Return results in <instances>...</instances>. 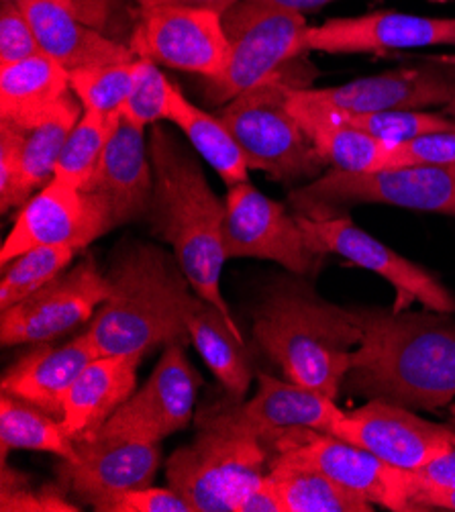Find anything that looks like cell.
<instances>
[{
    "mask_svg": "<svg viewBox=\"0 0 455 512\" xmlns=\"http://www.w3.org/2000/svg\"><path fill=\"white\" fill-rule=\"evenodd\" d=\"M364 339L343 388L419 411L455 402V323L404 311H356Z\"/></svg>",
    "mask_w": 455,
    "mask_h": 512,
    "instance_id": "obj_1",
    "label": "cell"
},
{
    "mask_svg": "<svg viewBox=\"0 0 455 512\" xmlns=\"http://www.w3.org/2000/svg\"><path fill=\"white\" fill-rule=\"evenodd\" d=\"M149 156L154 164V200L147 215L151 233L172 247L192 290L237 325L221 292L225 200L168 127L156 123L151 129Z\"/></svg>",
    "mask_w": 455,
    "mask_h": 512,
    "instance_id": "obj_2",
    "label": "cell"
},
{
    "mask_svg": "<svg viewBox=\"0 0 455 512\" xmlns=\"http://www.w3.org/2000/svg\"><path fill=\"white\" fill-rule=\"evenodd\" d=\"M254 335L286 380L333 400L364 339L358 313L325 300L305 280H282L268 290Z\"/></svg>",
    "mask_w": 455,
    "mask_h": 512,
    "instance_id": "obj_3",
    "label": "cell"
},
{
    "mask_svg": "<svg viewBox=\"0 0 455 512\" xmlns=\"http://www.w3.org/2000/svg\"><path fill=\"white\" fill-rule=\"evenodd\" d=\"M107 276L113 292L86 329L98 355L147 353L190 341L186 306L194 290L176 255L151 243L125 241Z\"/></svg>",
    "mask_w": 455,
    "mask_h": 512,
    "instance_id": "obj_4",
    "label": "cell"
},
{
    "mask_svg": "<svg viewBox=\"0 0 455 512\" xmlns=\"http://www.w3.org/2000/svg\"><path fill=\"white\" fill-rule=\"evenodd\" d=\"M278 74L221 107L217 117L237 139L251 170L276 182L315 178L325 162L290 107V88Z\"/></svg>",
    "mask_w": 455,
    "mask_h": 512,
    "instance_id": "obj_5",
    "label": "cell"
},
{
    "mask_svg": "<svg viewBox=\"0 0 455 512\" xmlns=\"http://www.w3.org/2000/svg\"><path fill=\"white\" fill-rule=\"evenodd\" d=\"M223 29L229 41V62L225 72L207 86V98L215 105H227L309 51L305 15L264 0H239L223 13Z\"/></svg>",
    "mask_w": 455,
    "mask_h": 512,
    "instance_id": "obj_6",
    "label": "cell"
},
{
    "mask_svg": "<svg viewBox=\"0 0 455 512\" xmlns=\"http://www.w3.org/2000/svg\"><path fill=\"white\" fill-rule=\"evenodd\" d=\"M266 445L245 433L200 427L192 445L168 459V486L192 512H235L241 494L268 474Z\"/></svg>",
    "mask_w": 455,
    "mask_h": 512,
    "instance_id": "obj_7",
    "label": "cell"
},
{
    "mask_svg": "<svg viewBox=\"0 0 455 512\" xmlns=\"http://www.w3.org/2000/svg\"><path fill=\"white\" fill-rule=\"evenodd\" d=\"M290 202L300 215L323 217L349 204H388L423 213L455 217V166L396 168L376 172L329 170L296 188Z\"/></svg>",
    "mask_w": 455,
    "mask_h": 512,
    "instance_id": "obj_8",
    "label": "cell"
},
{
    "mask_svg": "<svg viewBox=\"0 0 455 512\" xmlns=\"http://www.w3.org/2000/svg\"><path fill=\"white\" fill-rule=\"evenodd\" d=\"M272 464H294L317 470L372 504L394 512H415L413 472L394 468L374 453L331 433L294 429L282 435L270 447Z\"/></svg>",
    "mask_w": 455,
    "mask_h": 512,
    "instance_id": "obj_9",
    "label": "cell"
},
{
    "mask_svg": "<svg viewBox=\"0 0 455 512\" xmlns=\"http://www.w3.org/2000/svg\"><path fill=\"white\" fill-rule=\"evenodd\" d=\"M311 249L319 255L339 258L384 278L396 292L392 311L409 309L413 302L439 315L455 313V296L425 268L402 258L347 217H309L296 213Z\"/></svg>",
    "mask_w": 455,
    "mask_h": 512,
    "instance_id": "obj_10",
    "label": "cell"
},
{
    "mask_svg": "<svg viewBox=\"0 0 455 512\" xmlns=\"http://www.w3.org/2000/svg\"><path fill=\"white\" fill-rule=\"evenodd\" d=\"M127 45L137 58L196 74L209 82L217 80L229 62L223 13L213 9L139 7Z\"/></svg>",
    "mask_w": 455,
    "mask_h": 512,
    "instance_id": "obj_11",
    "label": "cell"
},
{
    "mask_svg": "<svg viewBox=\"0 0 455 512\" xmlns=\"http://www.w3.org/2000/svg\"><path fill=\"white\" fill-rule=\"evenodd\" d=\"M223 247L227 260H268L296 276L311 274L323 258L311 249L298 217L249 180L231 186L225 196Z\"/></svg>",
    "mask_w": 455,
    "mask_h": 512,
    "instance_id": "obj_12",
    "label": "cell"
},
{
    "mask_svg": "<svg viewBox=\"0 0 455 512\" xmlns=\"http://www.w3.org/2000/svg\"><path fill=\"white\" fill-rule=\"evenodd\" d=\"M113 229L115 223L103 198L54 178L21 207L0 251V266L5 268L33 247L80 251Z\"/></svg>",
    "mask_w": 455,
    "mask_h": 512,
    "instance_id": "obj_13",
    "label": "cell"
},
{
    "mask_svg": "<svg viewBox=\"0 0 455 512\" xmlns=\"http://www.w3.org/2000/svg\"><path fill=\"white\" fill-rule=\"evenodd\" d=\"M111 292L109 276L86 258L11 309L0 311V341L5 347L49 343L92 319Z\"/></svg>",
    "mask_w": 455,
    "mask_h": 512,
    "instance_id": "obj_14",
    "label": "cell"
},
{
    "mask_svg": "<svg viewBox=\"0 0 455 512\" xmlns=\"http://www.w3.org/2000/svg\"><path fill=\"white\" fill-rule=\"evenodd\" d=\"M345 411L337 402L311 388L266 374L258 376V392L245 402H225L219 408H205L198 415V427H215L245 433L270 447L294 429L331 433Z\"/></svg>",
    "mask_w": 455,
    "mask_h": 512,
    "instance_id": "obj_15",
    "label": "cell"
},
{
    "mask_svg": "<svg viewBox=\"0 0 455 512\" xmlns=\"http://www.w3.org/2000/svg\"><path fill=\"white\" fill-rule=\"evenodd\" d=\"M331 435L407 472H417L455 449V429L431 423L413 413V408L382 398H370L356 411H345Z\"/></svg>",
    "mask_w": 455,
    "mask_h": 512,
    "instance_id": "obj_16",
    "label": "cell"
},
{
    "mask_svg": "<svg viewBox=\"0 0 455 512\" xmlns=\"http://www.w3.org/2000/svg\"><path fill=\"white\" fill-rule=\"evenodd\" d=\"M198 386L200 376L186 360L184 345L168 343L143 388L94 435L160 443L190 423Z\"/></svg>",
    "mask_w": 455,
    "mask_h": 512,
    "instance_id": "obj_17",
    "label": "cell"
},
{
    "mask_svg": "<svg viewBox=\"0 0 455 512\" xmlns=\"http://www.w3.org/2000/svg\"><path fill=\"white\" fill-rule=\"evenodd\" d=\"M435 45H455V19L378 11L329 19L307 33L309 51L323 54H384Z\"/></svg>",
    "mask_w": 455,
    "mask_h": 512,
    "instance_id": "obj_18",
    "label": "cell"
},
{
    "mask_svg": "<svg viewBox=\"0 0 455 512\" xmlns=\"http://www.w3.org/2000/svg\"><path fill=\"white\" fill-rule=\"evenodd\" d=\"M74 443L78 462H64L62 478L94 510L123 492L151 486L162 462L158 443L100 435L76 439Z\"/></svg>",
    "mask_w": 455,
    "mask_h": 512,
    "instance_id": "obj_19",
    "label": "cell"
},
{
    "mask_svg": "<svg viewBox=\"0 0 455 512\" xmlns=\"http://www.w3.org/2000/svg\"><path fill=\"white\" fill-rule=\"evenodd\" d=\"M84 190L107 202L115 229L147 217L154 200V164L145 129L121 117Z\"/></svg>",
    "mask_w": 455,
    "mask_h": 512,
    "instance_id": "obj_20",
    "label": "cell"
},
{
    "mask_svg": "<svg viewBox=\"0 0 455 512\" xmlns=\"http://www.w3.org/2000/svg\"><path fill=\"white\" fill-rule=\"evenodd\" d=\"M305 92L343 113L423 111L449 105L455 94V82L435 68H402L335 88H305Z\"/></svg>",
    "mask_w": 455,
    "mask_h": 512,
    "instance_id": "obj_21",
    "label": "cell"
},
{
    "mask_svg": "<svg viewBox=\"0 0 455 512\" xmlns=\"http://www.w3.org/2000/svg\"><path fill=\"white\" fill-rule=\"evenodd\" d=\"M15 3L33 25L41 49L68 72L137 58L129 45L80 21L64 0H15Z\"/></svg>",
    "mask_w": 455,
    "mask_h": 512,
    "instance_id": "obj_22",
    "label": "cell"
},
{
    "mask_svg": "<svg viewBox=\"0 0 455 512\" xmlns=\"http://www.w3.org/2000/svg\"><path fill=\"white\" fill-rule=\"evenodd\" d=\"M96 357L88 331L60 347L39 345L5 372L0 390L62 421L66 394Z\"/></svg>",
    "mask_w": 455,
    "mask_h": 512,
    "instance_id": "obj_23",
    "label": "cell"
},
{
    "mask_svg": "<svg viewBox=\"0 0 455 512\" xmlns=\"http://www.w3.org/2000/svg\"><path fill=\"white\" fill-rule=\"evenodd\" d=\"M143 355H98L82 370L62 415V427L74 441L94 435L131 398Z\"/></svg>",
    "mask_w": 455,
    "mask_h": 512,
    "instance_id": "obj_24",
    "label": "cell"
},
{
    "mask_svg": "<svg viewBox=\"0 0 455 512\" xmlns=\"http://www.w3.org/2000/svg\"><path fill=\"white\" fill-rule=\"evenodd\" d=\"M290 107L325 164L345 172L386 170L396 143L347 125L335 109L311 98L305 86L290 88Z\"/></svg>",
    "mask_w": 455,
    "mask_h": 512,
    "instance_id": "obj_25",
    "label": "cell"
},
{
    "mask_svg": "<svg viewBox=\"0 0 455 512\" xmlns=\"http://www.w3.org/2000/svg\"><path fill=\"white\" fill-rule=\"evenodd\" d=\"M70 92V72L45 51L0 66V121L31 131L52 115Z\"/></svg>",
    "mask_w": 455,
    "mask_h": 512,
    "instance_id": "obj_26",
    "label": "cell"
},
{
    "mask_svg": "<svg viewBox=\"0 0 455 512\" xmlns=\"http://www.w3.org/2000/svg\"><path fill=\"white\" fill-rule=\"evenodd\" d=\"M186 329L192 345L229 394V402H243L254 374L241 329L196 292L186 306Z\"/></svg>",
    "mask_w": 455,
    "mask_h": 512,
    "instance_id": "obj_27",
    "label": "cell"
},
{
    "mask_svg": "<svg viewBox=\"0 0 455 512\" xmlns=\"http://www.w3.org/2000/svg\"><path fill=\"white\" fill-rule=\"evenodd\" d=\"M166 121L176 125L186 135L190 145L219 174L225 184L235 186L247 180L251 168L229 127L217 115H211L192 105L174 82L170 88Z\"/></svg>",
    "mask_w": 455,
    "mask_h": 512,
    "instance_id": "obj_28",
    "label": "cell"
},
{
    "mask_svg": "<svg viewBox=\"0 0 455 512\" xmlns=\"http://www.w3.org/2000/svg\"><path fill=\"white\" fill-rule=\"evenodd\" d=\"M82 115L84 107L72 90L52 115L35 129L27 131L21 178L13 198V209L23 207L33 194H37L43 186L56 178V168L62 158L64 145Z\"/></svg>",
    "mask_w": 455,
    "mask_h": 512,
    "instance_id": "obj_29",
    "label": "cell"
},
{
    "mask_svg": "<svg viewBox=\"0 0 455 512\" xmlns=\"http://www.w3.org/2000/svg\"><path fill=\"white\" fill-rule=\"evenodd\" d=\"M0 441H3V464L7 462L9 449L45 451L66 464L78 462L76 443L62 427V421L11 394L0 398Z\"/></svg>",
    "mask_w": 455,
    "mask_h": 512,
    "instance_id": "obj_30",
    "label": "cell"
},
{
    "mask_svg": "<svg viewBox=\"0 0 455 512\" xmlns=\"http://www.w3.org/2000/svg\"><path fill=\"white\" fill-rule=\"evenodd\" d=\"M268 476L284 512H372L374 504L325 474L294 464H272Z\"/></svg>",
    "mask_w": 455,
    "mask_h": 512,
    "instance_id": "obj_31",
    "label": "cell"
},
{
    "mask_svg": "<svg viewBox=\"0 0 455 512\" xmlns=\"http://www.w3.org/2000/svg\"><path fill=\"white\" fill-rule=\"evenodd\" d=\"M119 119L121 111H84L64 145L62 158L56 168V178L84 190V186L96 172L100 158H103Z\"/></svg>",
    "mask_w": 455,
    "mask_h": 512,
    "instance_id": "obj_32",
    "label": "cell"
},
{
    "mask_svg": "<svg viewBox=\"0 0 455 512\" xmlns=\"http://www.w3.org/2000/svg\"><path fill=\"white\" fill-rule=\"evenodd\" d=\"M74 247H33L3 268L0 280V311L25 300L29 294L58 278L76 258Z\"/></svg>",
    "mask_w": 455,
    "mask_h": 512,
    "instance_id": "obj_33",
    "label": "cell"
},
{
    "mask_svg": "<svg viewBox=\"0 0 455 512\" xmlns=\"http://www.w3.org/2000/svg\"><path fill=\"white\" fill-rule=\"evenodd\" d=\"M139 70V58L131 62L80 68L70 72V86L84 111L117 113L127 102Z\"/></svg>",
    "mask_w": 455,
    "mask_h": 512,
    "instance_id": "obj_34",
    "label": "cell"
},
{
    "mask_svg": "<svg viewBox=\"0 0 455 512\" xmlns=\"http://www.w3.org/2000/svg\"><path fill=\"white\" fill-rule=\"evenodd\" d=\"M337 113L347 125L388 143H402L427 133L455 131L453 119H447L437 113H427V111H384V113L337 111Z\"/></svg>",
    "mask_w": 455,
    "mask_h": 512,
    "instance_id": "obj_35",
    "label": "cell"
},
{
    "mask_svg": "<svg viewBox=\"0 0 455 512\" xmlns=\"http://www.w3.org/2000/svg\"><path fill=\"white\" fill-rule=\"evenodd\" d=\"M170 88L172 82L164 76L156 62L139 58L135 86L127 102L121 107V117L141 129H145L147 125H156L158 121H166Z\"/></svg>",
    "mask_w": 455,
    "mask_h": 512,
    "instance_id": "obj_36",
    "label": "cell"
},
{
    "mask_svg": "<svg viewBox=\"0 0 455 512\" xmlns=\"http://www.w3.org/2000/svg\"><path fill=\"white\" fill-rule=\"evenodd\" d=\"M451 166H455V131H439L396 143L386 170Z\"/></svg>",
    "mask_w": 455,
    "mask_h": 512,
    "instance_id": "obj_37",
    "label": "cell"
},
{
    "mask_svg": "<svg viewBox=\"0 0 455 512\" xmlns=\"http://www.w3.org/2000/svg\"><path fill=\"white\" fill-rule=\"evenodd\" d=\"M39 54H43L41 43L23 9L15 0H3L0 5V66L17 64Z\"/></svg>",
    "mask_w": 455,
    "mask_h": 512,
    "instance_id": "obj_38",
    "label": "cell"
},
{
    "mask_svg": "<svg viewBox=\"0 0 455 512\" xmlns=\"http://www.w3.org/2000/svg\"><path fill=\"white\" fill-rule=\"evenodd\" d=\"M0 510L5 512H76L74 504L66 502L58 490L45 488L41 494H35L29 490L27 480L11 472L7 468V462L3 464V486H0Z\"/></svg>",
    "mask_w": 455,
    "mask_h": 512,
    "instance_id": "obj_39",
    "label": "cell"
},
{
    "mask_svg": "<svg viewBox=\"0 0 455 512\" xmlns=\"http://www.w3.org/2000/svg\"><path fill=\"white\" fill-rule=\"evenodd\" d=\"M25 139L27 131L0 121V209H3V215L13 209V198L21 178Z\"/></svg>",
    "mask_w": 455,
    "mask_h": 512,
    "instance_id": "obj_40",
    "label": "cell"
},
{
    "mask_svg": "<svg viewBox=\"0 0 455 512\" xmlns=\"http://www.w3.org/2000/svg\"><path fill=\"white\" fill-rule=\"evenodd\" d=\"M100 512H192L188 502L170 486L137 488L100 504Z\"/></svg>",
    "mask_w": 455,
    "mask_h": 512,
    "instance_id": "obj_41",
    "label": "cell"
},
{
    "mask_svg": "<svg viewBox=\"0 0 455 512\" xmlns=\"http://www.w3.org/2000/svg\"><path fill=\"white\" fill-rule=\"evenodd\" d=\"M235 512H284L280 496L268 474L241 494Z\"/></svg>",
    "mask_w": 455,
    "mask_h": 512,
    "instance_id": "obj_42",
    "label": "cell"
},
{
    "mask_svg": "<svg viewBox=\"0 0 455 512\" xmlns=\"http://www.w3.org/2000/svg\"><path fill=\"white\" fill-rule=\"evenodd\" d=\"M413 506L417 510H451L455 512V486H439L421 480L415 472Z\"/></svg>",
    "mask_w": 455,
    "mask_h": 512,
    "instance_id": "obj_43",
    "label": "cell"
},
{
    "mask_svg": "<svg viewBox=\"0 0 455 512\" xmlns=\"http://www.w3.org/2000/svg\"><path fill=\"white\" fill-rule=\"evenodd\" d=\"M421 480L429 484L439 486H455V449L445 453L443 457H437L435 462L415 472Z\"/></svg>",
    "mask_w": 455,
    "mask_h": 512,
    "instance_id": "obj_44",
    "label": "cell"
},
{
    "mask_svg": "<svg viewBox=\"0 0 455 512\" xmlns=\"http://www.w3.org/2000/svg\"><path fill=\"white\" fill-rule=\"evenodd\" d=\"M139 7H158V5H182V7H198V9H213L217 13H225L239 0H135Z\"/></svg>",
    "mask_w": 455,
    "mask_h": 512,
    "instance_id": "obj_45",
    "label": "cell"
},
{
    "mask_svg": "<svg viewBox=\"0 0 455 512\" xmlns=\"http://www.w3.org/2000/svg\"><path fill=\"white\" fill-rule=\"evenodd\" d=\"M264 3L278 5V7H284V9H290V11H298V13H305V11L325 7V5L333 3V0H264Z\"/></svg>",
    "mask_w": 455,
    "mask_h": 512,
    "instance_id": "obj_46",
    "label": "cell"
},
{
    "mask_svg": "<svg viewBox=\"0 0 455 512\" xmlns=\"http://www.w3.org/2000/svg\"><path fill=\"white\" fill-rule=\"evenodd\" d=\"M437 66H447V68H455V54H445V56H433L431 58Z\"/></svg>",
    "mask_w": 455,
    "mask_h": 512,
    "instance_id": "obj_47",
    "label": "cell"
},
{
    "mask_svg": "<svg viewBox=\"0 0 455 512\" xmlns=\"http://www.w3.org/2000/svg\"><path fill=\"white\" fill-rule=\"evenodd\" d=\"M447 111L453 115V121H455V94H453V98L449 100V105H447Z\"/></svg>",
    "mask_w": 455,
    "mask_h": 512,
    "instance_id": "obj_48",
    "label": "cell"
},
{
    "mask_svg": "<svg viewBox=\"0 0 455 512\" xmlns=\"http://www.w3.org/2000/svg\"><path fill=\"white\" fill-rule=\"evenodd\" d=\"M451 419H453V423H455V402L451 404Z\"/></svg>",
    "mask_w": 455,
    "mask_h": 512,
    "instance_id": "obj_49",
    "label": "cell"
}]
</instances>
